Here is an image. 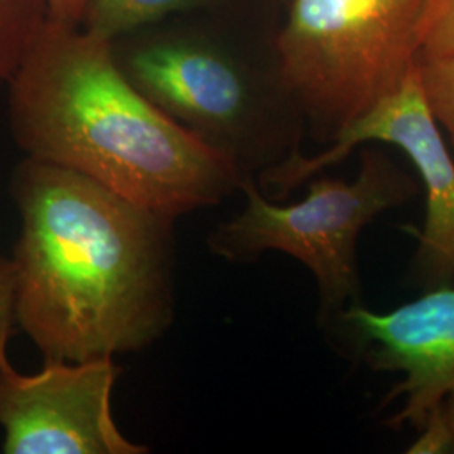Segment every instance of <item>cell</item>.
<instances>
[{
  "label": "cell",
  "instance_id": "cell-1",
  "mask_svg": "<svg viewBox=\"0 0 454 454\" xmlns=\"http://www.w3.org/2000/svg\"><path fill=\"white\" fill-rule=\"evenodd\" d=\"M11 192L17 326L44 362L114 357L162 337L176 305V219L31 157Z\"/></svg>",
  "mask_w": 454,
  "mask_h": 454
},
{
  "label": "cell",
  "instance_id": "cell-2",
  "mask_svg": "<svg viewBox=\"0 0 454 454\" xmlns=\"http://www.w3.org/2000/svg\"><path fill=\"white\" fill-rule=\"evenodd\" d=\"M9 121L26 157L172 219L217 206L246 179L127 80L110 41L82 27L48 20L9 82Z\"/></svg>",
  "mask_w": 454,
  "mask_h": 454
},
{
  "label": "cell",
  "instance_id": "cell-3",
  "mask_svg": "<svg viewBox=\"0 0 454 454\" xmlns=\"http://www.w3.org/2000/svg\"><path fill=\"white\" fill-rule=\"evenodd\" d=\"M159 22L112 43L127 80L160 112L236 165L244 177L300 152L303 116L278 76L212 20L215 12Z\"/></svg>",
  "mask_w": 454,
  "mask_h": 454
},
{
  "label": "cell",
  "instance_id": "cell-4",
  "mask_svg": "<svg viewBox=\"0 0 454 454\" xmlns=\"http://www.w3.org/2000/svg\"><path fill=\"white\" fill-rule=\"evenodd\" d=\"M424 0H288L278 76L324 140L395 93L419 61Z\"/></svg>",
  "mask_w": 454,
  "mask_h": 454
},
{
  "label": "cell",
  "instance_id": "cell-5",
  "mask_svg": "<svg viewBox=\"0 0 454 454\" xmlns=\"http://www.w3.org/2000/svg\"><path fill=\"white\" fill-rule=\"evenodd\" d=\"M239 191L246 207L212 231V254L232 262L256 260L266 251L290 254L315 276L320 320L332 322L347 303L357 301L356 247L362 229L382 212L404 206L419 187L384 153L365 150L357 179L311 180L309 195L296 204L271 202L256 177H246Z\"/></svg>",
  "mask_w": 454,
  "mask_h": 454
},
{
  "label": "cell",
  "instance_id": "cell-6",
  "mask_svg": "<svg viewBox=\"0 0 454 454\" xmlns=\"http://www.w3.org/2000/svg\"><path fill=\"white\" fill-rule=\"evenodd\" d=\"M318 155L293 153L258 176L262 194L285 199L307 179L343 160L358 145L382 142L399 146L412 160L426 187L422 229L404 227L419 241L412 276L426 290L454 285V160L439 125L422 97L418 66L406 82L369 112L341 129Z\"/></svg>",
  "mask_w": 454,
  "mask_h": 454
},
{
  "label": "cell",
  "instance_id": "cell-7",
  "mask_svg": "<svg viewBox=\"0 0 454 454\" xmlns=\"http://www.w3.org/2000/svg\"><path fill=\"white\" fill-rule=\"evenodd\" d=\"M114 357L44 362L37 373L0 362V427L5 454H145L114 421Z\"/></svg>",
  "mask_w": 454,
  "mask_h": 454
},
{
  "label": "cell",
  "instance_id": "cell-8",
  "mask_svg": "<svg viewBox=\"0 0 454 454\" xmlns=\"http://www.w3.org/2000/svg\"><path fill=\"white\" fill-rule=\"evenodd\" d=\"M356 352L375 372H401L382 406L403 397L404 407L386 422L421 431L427 416L454 392V285L426 290L421 298L390 311L358 301L333 318Z\"/></svg>",
  "mask_w": 454,
  "mask_h": 454
},
{
  "label": "cell",
  "instance_id": "cell-9",
  "mask_svg": "<svg viewBox=\"0 0 454 454\" xmlns=\"http://www.w3.org/2000/svg\"><path fill=\"white\" fill-rule=\"evenodd\" d=\"M232 0H88L80 27L114 43L174 17L224 12Z\"/></svg>",
  "mask_w": 454,
  "mask_h": 454
},
{
  "label": "cell",
  "instance_id": "cell-10",
  "mask_svg": "<svg viewBox=\"0 0 454 454\" xmlns=\"http://www.w3.org/2000/svg\"><path fill=\"white\" fill-rule=\"evenodd\" d=\"M48 20V0H0V82L14 78Z\"/></svg>",
  "mask_w": 454,
  "mask_h": 454
},
{
  "label": "cell",
  "instance_id": "cell-11",
  "mask_svg": "<svg viewBox=\"0 0 454 454\" xmlns=\"http://www.w3.org/2000/svg\"><path fill=\"white\" fill-rule=\"evenodd\" d=\"M418 78L429 112L454 146V56L419 58Z\"/></svg>",
  "mask_w": 454,
  "mask_h": 454
},
{
  "label": "cell",
  "instance_id": "cell-12",
  "mask_svg": "<svg viewBox=\"0 0 454 454\" xmlns=\"http://www.w3.org/2000/svg\"><path fill=\"white\" fill-rule=\"evenodd\" d=\"M418 34L419 58L454 56V0H424Z\"/></svg>",
  "mask_w": 454,
  "mask_h": 454
},
{
  "label": "cell",
  "instance_id": "cell-13",
  "mask_svg": "<svg viewBox=\"0 0 454 454\" xmlns=\"http://www.w3.org/2000/svg\"><path fill=\"white\" fill-rule=\"evenodd\" d=\"M17 332L14 261L0 254V362L9 357V343Z\"/></svg>",
  "mask_w": 454,
  "mask_h": 454
},
{
  "label": "cell",
  "instance_id": "cell-14",
  "mask_svg": "<svg viewBox=\"0 0 454 454\" xmlns=\"http://www.w3.org/2000/svg\"><path fill=\"white\" fill-rule=\"evenodd\" d=\"M88 0H48L49 20L80 27Z\"/></svg>",
  "mask_w": 454,
  "mask_h": 454
},
{
  "label": "cell",
  "instance_id": "cell-15",
  "mask_svg": "<svg viewBox=\"0 0 454 454\" xmlns=\"http://www.w3.org/2000/svg\"><path fill=\"white\" fill-rule=\"evenodd\" d=\"M436 412L441 418V421L444 424L450 438H451V444H453L454 451V392H451L438 407Z\"/></svg>",
  "mask_w": 454,
  "mask_h": 454
},
{
  "label": "cell",
  "instance_id": "cell-16",
  "mask_svg": "<svg viewBox=\"0 0 454 454\" xmlns=\"http://www.w3.org/2000/svg\"><path fill=\"white\" fill-rule=\"evenodd\" d=\"M281 2H288V0H281Z\"/></svg>",
  "mask_w": 454,
  "mask_h": 454
}]
</instances>
